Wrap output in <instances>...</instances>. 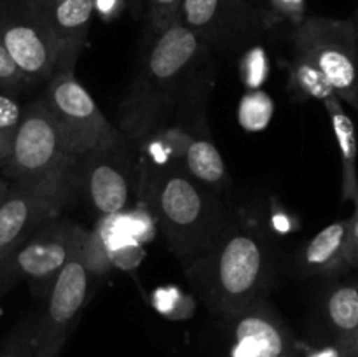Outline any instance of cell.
I'll list each match as a JSON object with an SVG mask.
<instances>
[{
	"label": "cell",
	"mask_w": 358,
	"mask_h": 357,
	"mask_svg": "<svg viewBox=\"0 0 358 357\" xmlns=\"http://www.w3.org/2000/svg\"><path fill=\"white\" fill-rule=\"evenodd\" d=\"M9 189H10V181H7V178L0 177V203L3 202V198H6V196H7Z\"/></svg>",
	"instance_id": "4dcf8cb0"
},
{
	"label": "cell",
	"mask_w": 358,
	"mask_h": 357,
	"mask_svg": "<svg viewBox=\"0 0 358 357\" xmlns=\"http://www.w3.org/2000/svg\"><path fill=\"white\" fill-rule=\"evenodd\" d=\"M94 279L83 251L59 272L37 314L35 357H59L87 304Z\"/></svg>",
	"instance_id": "30bf717a"
},
{
	"label": "cell",
	"mask_w": 358,
	"mask_h": 357,
	"mask_svg": "<svg viewBox=\"0 0 358 357\" xmlns=\"http://www.w3.org/2000/svg\"><path fill=\"white\" fill-rule=\"evenodd\" d=\"M34 84L28 80V77L17 69L16 63L13 62L6 49L0 46V91L6 93H16V91L24 90Z\"/></svg>",
	"instance_id": "cb8c5ba5"
},
{
	"label": "cell",
	"mask_w": 358,
	"mask_h": 357,
	"mask_svg": "<svg viewBox=\"0 0 358 357\" xmlns=\"http://www.w3.org/2000/svg\"><path fill=\"white\" fill-rule=\"evenodd\" d=\"M245 79L247 83H261L266 72V62H264V51L255 46V48L248 49L247 56H245Z\"/></svg>",
	"instance_id": "484cf974"
},
{
	"label": "cell",
	"mask_w": 358,
	"mask_h": 357,
	"mask_svg": "<svg viewBox=\"0 0 358 357\" xmlns=\"http://www.w3.org/2000/svg\"><path fill=\"white\" fill-rule=\"evenodd\" d=\"M76 158L59 135L41 97L23 107L13 150L3 167L10 182L44 184L70 178Z\"/></svg>",
	"instance_id": "8992f818"
},
{
	"label": "cell",
	"mask_w": 358,
	"mask_h": 357,
	"mask_svg": "<svg viewBox=\"0 0 358 357\" xmlns=\"http://www.w3.org/2000/svg\"><path fill=\"white\" fill-rule=\"evenodd\" d=\"M352 20H353V23H355V28H357V38H358V7H357V10H355V16H353Z\"/></svg>",
	"instance_id": "d6a6232c"
},
{
	"label": "cell",
	"mask_w": 358,
	"mask_h": 357,
	"mask_svg": "<svg viewBox=\"0 0 358 357\" xmlns=\"http://www.w3.org/2000/svg\"><path fill=\"white\" fill-rule=\"evenodd\" d=\"M182 0H145V14L152 34H159L178 21Z\"/></svg>",
	"instance_id": "7402d4cb"
},
{
	"label": "cell",
	"mask_w": 358,
	"mask_h": 357,
	"mask_svg": "<svg viewBox=\"0 0 358 357\" xmlns=\"http://www.w3.org/2000/svg\"><path fill=\"white\" fill-rule=\"evenodd\" d=\"M350 219H339L318 231L299 252L297 268L303 275H329L348 266Z\"/></svg>",
	"instance_id": "9a60e30c"
},
{
	"label": "cell",
	"mask_w": 358,
	"mask_h": 357,
	"mask_svg": "<svg viewBox=\"0 0 358 357\" xmlns=\"http://www.w3.org/2000/svg\"><path fill=\"white\" fill-rule=\"evenodd\" d=\"M348 266L358 268V205L350 217V237H348Z\"/></svg>",
	"instance_id": "4316f807"
},
{
	"label": "cell",
	"mask_w": 358,
	"mask_h": 357,
	"mask_svg": "<svg viewBox=\"0 0 358 357\" xmlns=\"http://www.w3.org/2000/svg\"><path fill=\"white\" fill-rule=\"evenodd\" d=\"M290 90L304 100H322L325 102L327 98L334 97L331 83L325 79L324 74L317 69L311 62L299 55H294L292 63H290Z\"/></svg>",
	"instance_id": "d6986e66"
},
{
	"label": "cell",
	"mask_w": 358,
	"mask_h": 357,
	"mask_svg": "<svg viewBox=\"0 0 358 357\" xmlns=\"http://www.w3.org/2000/svg\"><path fill=\"white\" fill-rule=\"evenodd\" d=\"M42 20L59 51L56 70L73 72L96 13V0H24Z\"/></svg>",
	"instance_id": "4fadbf2b"
},
{
	"label": "cell",
	"mask_w": 358,
	"mask_h": 357,
	"mask_svg": "<svg viewBox=\"0 0 358 357\" xmlns=\"http://www.w3.org/2000/svg\"><path fill=\"white\" fill-rule=\"evenodd\" d=\"M294 55L313 63L336 97L358 111V38L353 20L306 16L294 24Z\"/></svg>",
	"instance_id": "5b68a950"
},
{
	"label": "cell",
	"mask_w": 358,
	"mask_h": 357,
	"mask_svg": "<svg viewBox=\"0 0 358 357\" xmlns=\"http://www.w3.org/2000/svg\"><path fill=\"white\" fill-rule=\"evenodd\" d=\"M208 51L180 21L154 34L142 69L119 108V132L136 142L166 128Z\"/></svg>",
	"instance_id": "7a4b0ae2"
},
{
	"label": "cell",
	"mask_w": 358,
	"mask_h": 357,
	"mask_svg": "<svg viewBox=\"0 0 358 357\" xmlns=\"http://www.w3.org/2000/svg\"><path fill=\"white\" fill-rule=\"evenodd\" d=\"M339 349H341L343 356L345 357H358V328L346 342H343L341 345H339Z\"/></svg>",
	"instance_id": "83f0119b"
},
{
	"label": "cell",
	"mask_w": 358,
	"mask_h": 357,
	"mask_svg": "<svg viewBox=\"0 0 358 357\" xmlns=\"http://www.w3.org/2000/svg\"><path fill=\"white\" fill-rule=\"evenodd\" d=\"M268 10L278 21L289 20L297 24L306 18V0H268Z\"/></svg>",
	"instance_id": "d4e9b609"
},
{
	"label": "cell",
	"mask_w": 358,
	"mask_h": 357,
	"mask_svg": "<svg viewBox=\"0 0 358 357\" xmlns=\"http://www.w3.org/2000/svg\"><path fill=\"white\" fill-rule=\"evenodd\" d=\"M327 114L331 118L332 132L341 156V200L358 205V140L355 122L343 107V102L338 97H331L324 102Z\"/></svg>",
	"instance_id": "2e32d148"
},
{
	"label": "cell",
	"mask_w": 358,
	"mask_h": 357,
	"mask_svg": "<svg viewBox=\"0 0 358 357\" xmlns=\"http://www.w3.org/2000/svg\"><path fill=\"white\" fill-rule=\"evenodd\" d=\"M0 46L31 84L48 83L56 72L58 46L24 0H0Z\"/></svg>",
	"instance_id": "8fae6325"
},
{
	"label": "cell",
	"mask_w": 358,
	"mask_h": 357,
	"mask_svg": "<svg viewBox=\"0 0 358 357\" xmlns=\"http://www.w3.org/2000/svg\"><path fill=\"white\" fill-rule=\"evenodd\" d=\"M135 177H138V170L133 160L131 140L124 135L76 158L70 172L73 192L83 196L100 217L124 212L133 182L136 184Z\"/></svg>",
	"instance_id": "9c48e42d"
},
{
	"label": "cell",
	"mask_w": 358,
	"mask_h": 357,
	"mask_svg": "<svg viewBox=\"0 0 358 357\" xmlns=\"http://www.w3.org/2000/svg\"><path fill=\"white\" fill-rule=\"evenodd\" d=\"M41 100L73 158L115 142L122 135L105 118L73 72L56 70L45 83Z\"/></svg>",
	"instance_id": "ba28073f"
},
{
	"label": "cell",
	"mask_w": 358,
	"mask_h": 357,
	"mask_svg": "<svg viewBox=\"0 0 358 357\" xmlns=\"http://www.w3.org/2000/svg\"><path fill=\"white\" fill-rule=\"evenodd\" d=\"M35 326L37 314L21 318L0 346V357H35Z\"/></svg>",
	"instance_id": "ffe728a7"
},
{
	"label": "cell",
	"mask_w": 358,
	"mask_h": 357,
	"mask_svg": "<svg viewBox=\"0 0 358 357\" xmlns=\"http://www.w3.org/2000/svg\"><path fill=\"white\" fill-rule=\"evenodd\" d=\"M136 191L182 266L205 255L238 219L219 192L196 181L184 163L140 164Z\"/></svg>",
	"instance_id": "6da1fadb"
},
{
	"label": "cell",
	"mask_w": 358,
	"mask_h": 357,
	"mask_svg": "<svg viewBox=\"0 0 358 357\" xmlns=\"http://www.w3.org/2000/svg\"><path fill=\"white\" fill-rule=\"evenodd\" d=\"M184 168L206 188L215 192L222 191L229 184L226 163L219 149L206 136H192L184 154Z\"/></svg>",
	"instance_id": "e0dca14e"
},
{
	"label": "cell",
	"mask_w": 358,
	"mask_h": 357,
	"mask_svg": "<svg viewBox=\"0 0 358 357\" xmlns=\"http://www.w3.org/2000/svg\"><path fill=\"white\" fill-rule=\"evenodd\" d=\"M325 317L338 345H341L358 328V287L339 286L332 289L325 300Z\"/></svg>",
	"instance_id": "ac0fdd59"
},
{
	"label": "cell",
	"mask_w": 358,
	"mask_h": 357,
	"mask_svg": "<svg viewBox=\"0 0 358 357\" xmlns=\"http://www.w3.org/2000/svg\"><path fill=\"white\" fill-rule=\"evenodd\" d=\"M192 293L220 317L266 300L275 280L276 252L257 226L236 219L205 255L184 266Z\"/></svg>",
	"instance_id": "3957f363"
},
{
	"label": "cell",
	"mask_w": 358,
	"mask_h": 357,
	"mask_svg": "<svg viewBox=\"0 0 358 357\" xmlns=\"http://www.w3.org/2000/svg\"><path fill=\"white\" fill-rule=\"evenodd\" d=\"M178 21L210 51L245 52L257 46L278 18L250 0H182Z\"/></svg>",
	"instance_id": "52a82bcc"
},
{
	"label": "cell",
	"mask_w": 358,
	"mask_h": 357,
	"mask_svg": "<svg viewBox=\"0 0 358 357\" xmlns=\"http://www.w3.org/2000/svg\"><path fill=\"white\" fill-rule=\"evenodd\" d=\"M10 150H13V144L6 142L3 139H0V168H3L9 161Z\"/></svg>",
	"instance_id": "f546056e"
},
{
	"label": "cell",
	"mask_w": 358,
	"mask_h": 357,
	"mask_svg": "<svg viewBox=\"0 0 358 357\" xmlns=\"http://www.w3.org/2000/svg\"><path fill=\"white\" fill-rule=\"evenodd\" d=\"M23 107L14 98V93L0 91V139L13 144L21 122Z\"/></svg>",
	"instance_id": "603a6c76"
},
{
	"label": "cell",
	"mask_w": 358,
	"mask_h": 357,
	"mask_svg": "<svg viewBox=\"0 0 358 357\" xmlns=\"http://www.w3.org/2000/svg\"><path fill=\"white\" fill-rule=\"evenodd\" d=\"M90 231L62 214L42 224L0 261V293L27 282L45 298L56 276L84 248Z\"/></svg>",
	"instance_id": "277c9868"
},
{
	"label": "cell",
	"mask_w": 358,
	"mask_h": 357,
	"mask_svg": "<svg viewBox=\"0 0 358 357\" xmlns=\"http://www.w3.org/2000/svg\"><path fill=\"white\" fill-rule=\"evenodd\" d=\"M76 195L72 181L20 184L10 189L0 203V261L62 210Z\"/></svg>",
	"instance_id": "7c38bea8"
},
{
	"label": "cell",
	"mask_w": 358,
	"mask_h": 357,
	"mask_svg": "<svg viewBox=\"0 0 358 357\" xmlns=\"http://www.w3.org/2000/svg\"><path fill=\"white\" fill-rule=\"evenodd\" d=\"M273 114V104L266 93L261 91H252L241 100L240 105V119L245 128L261 130L269 122Z\"/></svg>",
	"instance_id": "44dd1931"
},
{
	"label": "cell",
	"mask_w": 358,
	"mask_h": 357,
	"mask_svg": "<svg viewBox=\"0 0 358 357\" xmlns=\"http://www.w3.org/2000/svg\"><path fill=\"white\" fill-rule=\"evenodd\" d=\"M250 2L255 4L257 7H261V9L268 10V0H250Z\"/></svg>",
	"instance_id": "1f68e13d"
},
{
	"label": "cell",
	"mask_w": 358,
	"mask_h": 357,
	"mask_svg": "<svg viewBox=\"0 0 358 357\" xmlns=\"http://www.w3.org/2000/svg\"><path fill=\"white\" fill-rule=\"evenodd\" d=\"M124 2L131 10L133 18H136V20H140L145 14V0H124Z\"/></svg>",
	"instance_id": "f1b7e54d"
},
{
	"label": "cell",
	"mask_w": 358,
	"mask_h": 357,
	"mask_svg": "<svg viewBox=\"0 0 358 357\" xmlns=\"http://www.w3.org/2000/svg\"><path fill=\"white\" fill-rule=\"evenodd\" d=\"M226 318L234 340L233 357H283L289 350V329L268 300Z\"/></svg>",
	"instance_id": "5bb4252c"
}]
</instances>
